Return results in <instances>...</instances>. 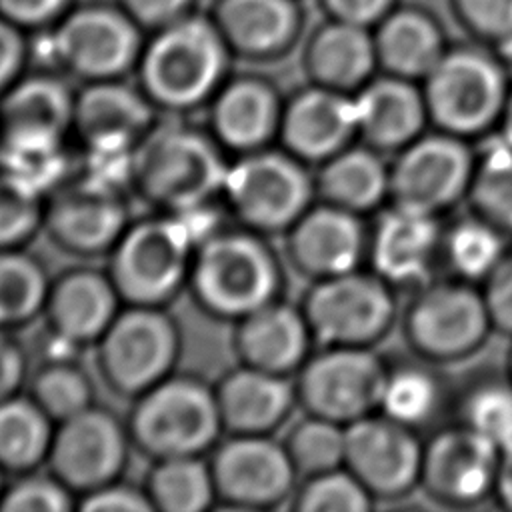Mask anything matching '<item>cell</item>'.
<instances>
[{
    "instance_id": "32",
    "label": "cell",
    "mask_w": 512,
    "mask_h": 512,
    "mask_svg": "<svg viewBox=\"0 0 512 512\" xmlns=\"http://www.w3.org/2000/svg\"><path fill=\"white\" fill-rule=\"evenodd\" d=\"M56 422L26 394L0 402V468L18 476L46 466Z\"/></svg>"
},
{
    "instance_id": "28",
    "label": "cell",
    "mask_w": 512,
    "mask_h": 512,
    "mask_svg": "<svg viewBox=\"0 0 512 512\" xmlns=\"http://www.w3.org/2000/svg\"><path fill=\"white\" fill-rule=\"evenodd\" d=\"M314 182L318 200L364 218L390 202V164L362 142L316 166Z\"/></svg>"
},
{
    "instance_id": "53",
    "label": "cell",
    "mask_w": 512,
    "mask_h": 512,
    "mask_svg": "<svg viewBox=\"0 0 512 512\" xmlns=\"http://www.w3.org/2000/svg\"><path fill=\"white\" fill-rule=\"evenodd\" d=\"M492 498L500 508L512 512V448L502 452Z\"/></svg>"
},
{
    "instance_id": "56",
    "label": "cell",
    "mask_w": 512,
    "mask_h": 512,
    "mask_svg": "<svg viewBox=\"0 0 512 512\" xmlns=\"http://www.w3.org/2000/svg\"><path fill=\"white\" fill-rule=\"evenodd\" d=\"M498 48H500V58L504 62L512 64V34H506L504 38L498 40Z\"/></svg>"
},
{
    "instance_id": "58",
    "label": "cell",
    "mask_w": 512,
    "mask_h": 512,
    "mask_svg": "<svg viewBox=\"0 0 512 512\" xmlns=\"http://www.w3.org/2000/svg\"><path fill=\"white\" fill-rule=\"evenodd\" d=\"M6 474L2 472V468H0V496H2V492H4V486H6Z\"/></svg>"
},
{
    "instance_id": "11",
    "label": "cell",
    "mask_w": 512,
    "mask_h": 512,
    "mask_svg": "<svg viewBox=\"0 0 512 512\" xmlns=\"http://www.w3.org/2000/svg\"><path fill=\"white\" fill-rule=\"evenodd\" d=\"M386 370L374 348L320 346L294 376L298 408L348 426L378 412Z\"/></svg>"
},
{
    "instance_id": "49",
    "label": "cell",
    "mask_w": 512,
    "mask_h": 512,
    "mask_svg": "<svg viewBox=\"0 0 512 512\" xmlns=\"http://www.w3.org/2000/svg\"><path fill=\"white\" fill-rule=\"evenodd\" d=\"M468 22L496 40L512 34V0H460Z\"/></svg>"
},
{
    "instance_id": "3",
    "label": "cell",
    "mask_w": 512,
    "mask_h": 512,
    "mask_svg": "<svg viewBox=\"0 0 512 512\" xmlns=\"http://www.w3.org/2000/svg\"><path fill=\"white\" fill-rule=\"evenodd\" d=\"M126 424L134 450L150 462L208 456L224 436L214 384L182 372L130 400Z\"/></svg>"
},
{
    "instance_id": "33",
    "label": "cell",
    "mask_w": 512,
    "mask_h": 512,
    "mask_svg": "<svg viewBox=\"0 0 512 512\" xmlns=\"http://www.w3.org/2000/svg\"><path fill=\"white\" fill-rule=\"evenodd\" d=\"M508 240L510 236L494 224L468 212L444 224L440 268L452 278L480 286L508 252Z\"/></svg>"
},
{
    "instance_id": "6",
    "label": "cell",
    "mask_w": 512,
    "mask_h": 512,
    "mask_svg": "<svg viewBox=\"0 0 512 512\" xmlns=\"http://www.w3.org/2000/svg\"><path fill=\"white\" fill-rule=\"evenodd\" d=\"M94 348L102 384L124 400L178 372L182 330L168 308L122 306Z\"/></svg>"
},
{
    "instance_id": "46",
    "label": "cell",
    "mask_w": 512,
    "mask_h": 512,
    "mask_svg": "<svg viewBox=\"0 0 512 512\" xmlns=\"http://www.w3.org/2000/svg\"><path fill=\"white\" fill-rule=\"evenodd\" d=\"M494 332L512 338V246L480 284Z\"/></svg>"
},
{
    "instance_id": "9",
    "label": "cell",
    "mask_w": 512,
    "mask_h": 512,
    "mask_svg": "<svg viewBox=\"0 0 512 512\" xmlns=\"http://www.w3.org/2000/svg\"><path fill=\"white\" fill-rule=\"evenodd\" d=\"M508 90L502 64L472 48L444 52L422 88L434 130L468 142L496 132Z\"/></svg>"
},
{
    "instance_id": "38",
    "label": "cell",
    "mask_w": 512,
    "mask_h": 512,
    "mask_svg": "<svg viewBox=\"0 0 512 512\" xmlns=\"http://www.w3.org/2000/svg\"><path fill=\"white\" fill-rule=\"evenodd\" d=\"M466 202L470 212L512 238V146L496 132L474 150Z\"/></svg>"
},
{
    "instance_id": "26",
    "label": "cell",
    "mask_w": 512,
    "mask_h": 512,
    "mask_svg": "<svg viewBox=\"0 0 512 512\" xmlns=\"http://www.w3.org/2000/svg\"><path fill=\"white\" fill-rule=\"evenodd\" d=\"M206 108V128L232 158L278 144L284 102L272 84L260 78L232 80Z\"/></svg>"
},
{
    "instance_id": "20",
    "label": "cell",
    "mask_w": 512,
    "mask_h": 512,
    "mask_svg": "<svg viewBox=\"0 0 512 512\" xmlns=\"http://www.w3.org/2000/svg\"><path fill=\"white\" fill-rule=\"evenodd\" d=\"M354 142V94L312 86L284 102L278 146L304 164L320 166Z\"/></svg>"
},
{
    "instance_id": "13",
    "label": "cell",
    "mask_w": 512,
    "mask_h": 512,
    "mask_svg": "<svg viewBox=\"0 0 512 512\" xmlns=\"http://www.w3.org/2000/svg\"><path fill=\"white\" fill-rule=\"evenodd\" d=\"M132 452L126 418L94 404L56 424L46 468L80 498L124 478Z\"/></svg>"
},
{
    "instance_id": "18",
    "label": "cell",
    "mask_w": 512,
    "mask_h": 512,
    "mask_svg": "<svg viewBox=\"0 0 512 512\" xmlns=\"http://www.w3.org/2000/svg\"><path fill=\"white\" fill-rule=\"evenodd\" d=\"M442 216L388 202L368 226V268L396 292H412L436 278Z\"/></svg>"
},
{
    "instance_id": "25",
    "label": "cell",
    "mask_w": 512,
    "mask_h": 512,
    "mask_svg": "<svg viewBox=\"0 0 512 512\" xmlns=\"http://www.w3.org/2000/svg\"><path fill=\"white\" fill-rule=\"evenodd\" d=\"M214 394L224 434L274 436L298 408L294 378L244 364L222 374Z\"/></svg>"
},
{
    "instance_id": "34",
    "label": "cell",
    "mask_w": 512,
    "mask_h": 512,
    "mask_svg": "<svg viewBox=\"0 0 512 512\" xmlns=\"http://www.w3.org/2000/svg\"><path fill=\"white\" fill-rule=\"evenodd\" d=\"M376 54L388 74L424 80L444 56V48L430 18L418 12H402L384 22L376 40Z\"/></svg>"
},
{
    "instance_id": "44",
    "label": "cell",
    "mask_w": 512,
    "mask_h": 512,
    "mask_svg": "<svg viewBox=\"0 0 512 512\" xmlns=\"http://www.w3.org/2000/svg\"><path fill=\"white\" fill-rule=\"evenodd\" d=\"M46 198L0 170V250L26 248L44 226Z\"/></svg>"
},
{
    "instance_id": "42",
    "label": "cell",
    "mask_w": 512,
    "mask_h": 512,
    "mask_svg": "<svg viewBox=\"0 0 512 512\" xmlns=\"http://www.w3.org/2000/svg\"><path fill=\"white\" fill-rule=\"evenodd\" d=\"M282 442L300 480L344 466L346 426L334 420L304 412Z\"/></svg>"
},
{
    "instance_id": "41",
    "label": "cell",
    "mask_w": 512,
    "mask_h": 512,
    "mask_svg": "<svg viewBox=\"0 0 512 512\" xmlns=\"http://www.w3.org/2000/svg\"><path fill=\"white\" fill-rule=\"evenodd\" d=\"M26 386V394L56 424L96 404L94 380L78 360L40 362L30 370Z\"/></svg>"
},
{
    "instance_id": "14",
    "label": "cell",
    "mask_w": 512,
    "mask_h": 512,
    "mask_svg": "<svg viewBox=\"0 0 512 512\" xmlns=\"http://www.w3.org/2000/svg\"><path fill=\"white\" fill-rule=\"evenodd\" d=\"M502 450L458 420L424 440L420 490L446 508H472L494 496Z\"/></svg>"
},
{
    "instance_id": "29",
    "label": "cell",
    "mask_w": 512,
    "mask_h": 512,
    "mask_svg": "<svg viewBox=\"0 0 512 512\" xmlns=\"http://www.w3.org/2000/svg\"><path fill=\"white\" fill-rule=\"evenodd\" d=\"M438 368L414 354L388 362L378 412L416 432L440 426V416L452 412L454 390Z\"/></svg>"
},
{
    "instance_id": "39",
    "label": "cell",
    "mask_w": 512,
    "mask_h": 512,
    "mask_svg": "<svg viewBox=\"0 0 512 512\" xmlns=\"http://www.w3.org/2000/svg\"><path fill=\"white\" fill-rule=\"evenodd\" d=\"M74 168L70 138L0 136V170L44 198L62 186Z\"/></svg>"
},
{
    "instance_id": "27",
    "label": "cell",
    "mask_w": 512,
    "mask_h": 512,
    "mask_svg": "<svg viewBox=\"0 0 512 512\" xmlns=\"http://www.w3.org/2000/svg\"><path fill=\"white\" fill-rule=\"evenodd\" d=\"M358 142L396 154L418 140L430 124L424 92L414 80L388 74L368 80L356 94Z\"/></svg>"
},
{
    "instance_id": "50",
    "label": "cell",
    "mask_w": 512,
    "mask_h": 512,
    "mask_svg": "<svg viewBox=\"0 0 512 512\" xmlns=\"http://www.w3.org/2000/svg\"><path fill=\"white\" fill-rule=\"evenodd\" d=\"M22 44L12 28L0 24V96L18 80Z\"/></svg>"
},
{
    "instance_id": "48",
    "label": "cell",
    "mask_w": 512,
    "mask_h": 512,
    "mask_svg": "<svg viewBox=\"0 0 512 512\" xmlns=\"http://www.w3.org/2000/svg\"><path fill=\"white\" fill-rule=\"evenodd\" d=\"M30 370L28 354L14 332L0 330V402L24 392Z\"/></svg>"
},
{
    "instance_id": "57",
    "label": "cell",
    "mask_w": 512,
    "mask_h": 512,
    "mask_svg": "<svg viewBox=\"0 0 512 512\" xmlns=\"http://www.w3.org/2000/svg\"><path fill=\"white\" fill-rule=\"evenodd\" d=\"M508 374H510V378H512V346H510V350H508V356H506V368H504Z\"/></svg>"
},
{
    "instance_id": "52",
    "label": "cell",
    "mask_w": 512,
    "mask_h": 512,
    "mask_svg": "<svg viewBox=\"0 0 512 512\" xmlns=\"http://www.w3.org/2000/svg\"><path fill=\"white\" fill-rule=\"evenodd\" d=\"M64 0H0L2 8L22 22H40L60 8Z\"/></svg>"
},
{
    "instance_id": "51",
    "label": "cell",
    "mask_w": 512,
    "mask_h": 512,
    "mask_svg": "<svg viewBox=\"0 0 512 512\" xmlns=\"http://www.w3.org/2000/svg\"><path fill=\"white\" fill-rule=\"evenodd\" d=\"M328 2L344 22H352L360 26L376 20L390 4V0H328Z\"/></svg>"
},
{
    "instance_id": "4",
    "label": "cell",
    "mask_w": 512,
    "mask_h": 512,
    "mask_svg": "<svg viewBox=\"0 0 512 512\" xmlns=\"http://www.w3.org/2000/svg\"><path fill=\"white\" fill-rule=\"evenodd\" d=\"M194 240L184 224L164 212L132 218L106 256L124 306L168 308L188 288Z\"/></svg>"
},
{
    "instance_id": "16",
    "label": "cell",
    "mask_w": 512,
    "mask_h": 512,
    "mask_svg": "<svg viewBox=\"0 0 512 512\" xmlns=\"http://www.w3.org/2000/svg\"><path fill=\"white\" fill-rule=\"evenodd\" d=\"M126 194L72 174L46 196L42 232L68 256L106 258L132 220Z\"/></svg>"
},
{
    "instance_id": "55",
    "label": "cell",
    "mask_w": 512,
    "mask_h": 512,
    "mask_svg": "<svg viewBox=\"0 0 512 512\" xmlns=\"http://www.w3.org/2000/svg\"><path fill=\"white\" fill-rule=\"evenodd\" d=\"M496 134L512 146V88L508 90V98H506V104H504V110H502Z\"/></svg>"
},
{
    "instance_id": "19",
    "label": "cell",
    "mask_w": 512,
    "mask_h": 512,
    "mask_svg": "<svg viewBox=\"0 0 512 512\" xmlns=\"http://www.w3.org/2000/svg\"><path fill=\"white\" fill-rule=\"evenodd\" d=\"M284 260L310 282L362 268L368 250L364 216L316 200L284 234Z\"/></svg>"
},
{
    "instance_id": "30",
    "label": "cell",
    "mask_w": 512,
    "mask_h": 512,
    "mask_svg": "<svg viewBox=\"0 0 512 512\" xmlns=\"http://www.w3.org/2000/svg\"><path fill=\"white\" fill-rule=\"evenodd\" d=\"M76 96L52 76L16 80L0 96V136L72 138Z\"/></svg>"
},
{
    "instance_id": "17",
    "label": "cell",
    "mask_w": 512,
    "mask_h": 512,
    "mask_svg": "<svg viewBox=\"0 0 512 512\" xmlns=\"http://www.w3.org/2000/svg\"><path fill=\"white\" fill-rule=\"evenodd\" d=\"M420 432L374 412L346 426L344 466L374 500H402L420 488Z\"/></svg>"
},
{
    "instance_id": "24",
    "label": "cell",
    "mask_w": 512,
    "mask_h": 512,
    "mask_svg": "<svg viewBox=\"0 0 512 512\" xmlns=\"http://www.w3.org/2000/svg\"><path fill=\"white\" fill-rule=\"evenodd\" d=\"M314 336L300 304L278 298L232 324L238 364L294 378L312 354Z\"/></svg>"
},
{
    "instance_id": "5",
    "label": "cell",
    "mask_w": 512,
    "mask_h": 512,
    "mask_svg": "<svg viewBox=\"0 0 512 512\" xmlns=\"http://www.w3.org/2000/svg\"><path fill=\"white\" fill-rule=\"evenodd\" d=\"M308 168L278 144L234 156L222 204L232 222L268 238L282 236L316 202V182Z\"/></svg>"
},
{
    "instance_id": "12",
    "label": "cell",
    "mask_w": 512,
    "mask_h": 512,
    "mask_svg": "<svg viewBox=\"0 0 512 512\" xmlns=\"http://www.w3.org/2000/svg\"><path fill=\"white\" fill-rule=\"evenodd\" d=\"M208 462L224 508L262 512L290 506L300 484L284 442L274 436L224 434Z\"/></svg>"
},
{
    "instance_id": "23",
    "label": "cell",
    "mask_w": 512,
    "mask_h": 512,
    "mask_svg": "<svg viewBox=\"0 0 512 512\" xmlns=\"http://www.w3.org/2000/svg\"><path fill=\"white\" fill-rule=\"evenodd\" d=\"M156 112L144 92L120 80L90 82L76 96L72 138L88 150H134L158 120Z\"/></svg>"
},
{
    "instance_id": "22",
    "label": "cell",
    "mask_w": 512,
    "mask_h": 512,
    "mask_svg": "<svg viewBox=\"0 0 512 512\" xmlns=\"http://www.w3.org/2000/svg\"><path fill=\"white\" fill-rule=\"evenodd\" d=\"M124 302L106 268L72 266L52 276L42 320L68 342L92 348Z\"/></svg>"
},
{
    "instance_id": "40",
    "label": "cell",
    "mask_w": 512,
    "mask_h": 512,
    "mask_svg": "<svg viewBox=\"0 0 512 512\" xmlns=\"http://www.w3.org/2000/svg\"><path fill=\"white\" fill-rule=\"evenodd\" d=\"M222 24L234 46L264 56L288 44L294 12L286 0H226Z\"/></svg>"
},
{
    "instance_id": "54",
    "label": "cell",
    "mask_w": 512,
    "mask_h": 512,
    "mask_svg": "<svg viewBox=\"0 0 512 512\" xmlns=\"http://www.w3.org/2000/svg\"><path fill=\"white\" fill-rule=\"evenodd\" d=\"M130 6L146 20L158 22L176 14L186 0H128Z\"/></svg>"
},
{
    "instance_id": "10",
    "label": "cell",
    "mask_w": 512,
    "mask_h": 512,
    "mask_svg": "<svg viewBox=\"0 0 512 512\" xmlns=\"http://www.w3.org/2000/svg\"><path fill=\"white\" fill-rule=\"evenodd\" d=\"M320 346L374 348L396 324V290L370 268L310 282L300 300Z\"/></svg>"
},
{
    "instance_id": "7",
    "label": "cell",
    "mask_w": 512,
    "mask_h": 512,
    "mask_svg": "<svg viewBox=\"0 0 512 512\" xmlns=\"http://www.w3.org/2000/svg\"><path fill=\"white\" fill-rule=\"evenodd\" d=\"M400 326L410 352L438 366L466 360L494 332L480 286L452 276L412 290Z\"/></svg>"
},
{
    "instance_id": "21",
    "label": "cell",
    "mask_w": 512,
    "mask_h": 512,
    "mask_svg": "<svg viewBox=\"0 0 512 512\" xmlns=\"http://www.w3.org/2000/svg\"><path fill=\"white\" fill-rule=\"evenodd\" d=\"M40 48H44L48 60L62 62L88 82L118 80L136 56V34L124 18L112 12L88 10L68 18Z\"/></svg>"
},
{
    "instance_id": "1",
    "label": "cell",
    "mask_w": 512,
    "mask_h": 512,
    "mask_svg": "<svg viewBox=\"0 0 512 512\" xmlns=\"http://www.w3.org/2000/svg\"><path fill=\"white\" fill-rule=\"evenodd\" d=\"M230 160L206 126L156 120L132 152L130 194L152 212L184 214L222 200Z\"/></svg>"
},
{
    "instance_id": "35",
    "label": "cell",
    "mask_w": 512,
    "mask_h": 512,
    "mask_svg": "<svg viewBox=\"0 0 512 512\" xmlns=\"http://www.w3.org/2000/svg\"><path fill=\"white\" fill-rule=\"evenodd\" d=\"M454 420L472 428L502 452L512 448V378L480 372L454 390Z\"/></svg>"
},
{
    "instance_id": "45",
    "label": "cell",
    "mask_w": 512,
    "mask_h": 512,
    "mask_svg": "<svg viewBox=\"0 0 512 512\" xmlns=\"http://www.w3.org/2000/svg\"><path fill=\"white\" fill-rule=\"evenodd\" d=\"M76 504V494L50 470L12 476L0 496V512H70Z\"/></svg>"
},
{
    "instance_id": "8",
    "label": "cell",
    "mask_w": 512,
    "mask_h": 512,
    "mask_svg": "<svg viewBox=\"0 0 512 512\" xmlns=\"http://www.w3.org/2000/svg\"><path fill=\"white\" fill-rule=\"evenodd\" d=\"M226 52L220 36L200 20L162 32L142 60V92L156 110L188 114L214 98L222 86Z\"/></svg>"
},
{
    "instance_id": "36",
    "label": "cell",
    "mask_w": 512,
    "mask_h": 512,
    "mask_svg": "<svg viewBox=\"0 0 512 512\" xmlns=\"http://www.w3.org/2000/svg\"><path fill=\"white\" fill-rule=\"evenodd\" d=\"M142 486L152 510L206 512L218 506L216 486L206 456L156 460Z\"/></svg>"
},
{
    "instance_id": "2",
    "label": "cell",
    "mask_w": 512,
    "mask_h": 512,
    "mask_svg": "<svg viewBox=\"0 0 512 512\" xmlns=\"http://www.w3.org/2000/svg\"><path fill=\"white\" fill-rule=\"evenodd\" d=\"M268 236L228 222L194 248L186 292L200 312L234 324L282 298L286 260Z\"/></svg>"
},
{
    "instance_id": "47",
    "label": "cell",
    "mask_w": 512,
    "mask_h": 512,
    "mask_svg": "<svg viewBox=\"0 0 512 512\" xmlns=\"http://www.w3.org/2000/svg\"><path fill=\"white\" fill-rule=\"evenodd\" d=\"M76 510L82 512H154L144 486L126 484L124 478L100 486L78 498Z\"/></svg>"
},
{
    "instance_id": "43",
    "label": "cell",
    "mask_w": 512,
    "mask_h": 512,
    "mask_svg": "<svg viewBox=\"0 0 512 512\" xmlns=\"http://www.w3.org/2000/svg\"><path fill=\"white\" fill-rule=\"evenodd\" d=\"M374 502L360 480L346 466H340L302 478L290 508L298 512H368Z\"/></svg>"
},
{
    "instance_id": "37",
    "label": "cell",
    "mask_w": 512,
    "mask_h": 512,
    "mask_svg": "<svg viewBox=\"0 0 512 512\" xmlns=\"http://www.w3.org/2000/svg\"><path fill=\"white\" fill-rule=\"evenodd\" d=\"M52 276L26 248L0 250V330L18 332L42 318Z\"/></svg>"
},
{
    "instance_id": "31",
    "label": "cell",
    "mask_w": 512,
    "mask_h": 512,
    "mask_svg": "<svg viewBox=\"0 0 512 512\" xmlns=\"http://www.w3.org/2000/svg\"><path fill=\"white\" fill-rule=\"evenodd\" d=\"M378 62L376 42L360 24L340 22L326 28L312 44L308 68L316 86L356 94Z\"/></svg>"
},
{
    "instance_id": "15",
    "label": "cell",
    "mask_w": 512,
    "mask_h": 512,
    "mask_svg": "<svg viewBox=\"0 0 512 512\" xmlns=\"http://www.w3.org/2000/svg\"><path fill=\"white\" fill-rule=\"evenodd\" d=\"M472 166L468 140L440 130L424 132L390 164V202L442 216L466 200Z\"/></svg>"
}]
</instances>
